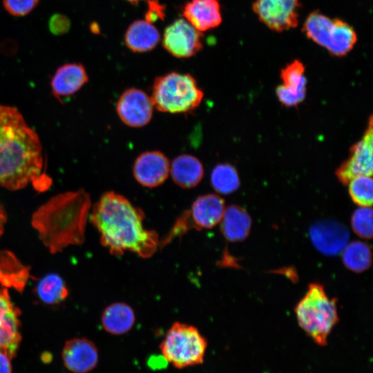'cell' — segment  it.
<instances>
[{
    "label": "cell",
    "mask_w": 373,
    "mask_h": 373,
    "mask_svg": "<svg viewBox=\"0 0 373 373\" xmlns=\"http://www.w3.org/2000/svg\"><path fill=\"white\" fill-rule=\"evenodd\" d=\"M90 206L89 194L83 189L60 193L33 213L31 223L44 245L55 254L84 242Z\"/></svg>",
    "instance_id": "obj_3"
},
{
    "label": "cell",
    "mask_w": 373,
    "mask_h": 373,
    "mask_svg": "<svg viewBox=\"0 0 373 373\" xmlns=\"http://www.w3.org/2000/svg\"><path fill=\"white\" fill-rule=\"evenodd\" d=\"M304 64L295 59L286 65L280 72L283 86L294 90L307 91V79Z\"/></svg>",
    "instance_id": "obj_27"
},
{
    "label": "cell",
    "mask_w": 373,
    "mask_h": 373,
    "mask_svg": "<svg viewBox=\"0 0 373 373\" xmlns=\"http://www.w3.org/2000/svg\"><path fill=\"white\" fill-rule=\"evenodd\" d=\"M207 340L193 325L175 322L160 345L163 358L177 369L204 363Z\"/></svg>",
    "instance_id": "obj_6"
},
{
    "label": "cell",
    "mask_w": 373,
    "mask_h": 373,
    "mask_svg": "<svg viewBox=\"0 0 373 373\" xmlns=\"http://www.w3.org/2000/svg\"><path fill=\"white\" fill-rule=\"evenodd\" d=\"M210 182L213 189L223 195L233 193L240 185L237 170L228 163L218 164L213 169Z\"/></svg>",
    "instance_id": "obj_24"
},
{
    "label": "cell",
    "mask_w": 373,
    "mask_h": 373,
    "mask_svg": "<svg viewBox=\"0 0 373 373\" xmlns=\"http://www.w3.org/2000/svg\"><path fill=\"white\" fill-rule=\"evenodd\" d=\"M19 315L8 289H0V352L11 358L17 354L21 340Z\"/></svg>",
    "instance_id": "obj_13"
},
{
    "label": "cell",
    "mask_w": 373,
    "mask_h": 373,
    "mask_svg": "<svg viewBox=\"0 0 373 373\" xmlns=\"http://www.w3.org/2000/svg\"><path fill=\"white\" fill-rule=\"evenodd\" d=\"M6 216L2 205L0 204V237L3 233Z\"/></svg>",
    "instance_id": "obj_34"
},
{
    "label": "cell",
    "mask_w": 373,
    "mask_h": 373,
    "mask_svg": "<svg viewBox=\"0 0 373 373\" xmlns=\"http://www.w3.org/2000/svg\"><path fill=\"white\" fill-rule=\"evenodd\" d=\"M11 358L0 352V373H12Z\"/></svg>",
    "instance_id": "obj_33"
},
{
    "label": "cell",
    "mask_w": 373,
    "mask_h": 373,
    "mask_svg": "<svg viewBox=\"0 0 373 373\" xmlns=\"http://www.w3.org/2000/svg\"><path fill=\"white\" fill-rule=\"evenodd\" d=\"M145 215L124 195L104 193L95 204L90 221L100 235L102 245L113 255L126 251L143 258L151 257L160 245L157 233L145 228Z\"/></svg>",
    "instance_id": "obj_2"
},
{
    "label": "cell",
    "mask_w": 373,
    "mask_h": 373,
    "mask_svg": "<svg viewBox=\"0 0 373 373\" xmlns=\"http://www.w3.org/2000/svg\"><path fill=\"white\" fill-rule=\"evenodd\" d=\"M43 168L37 133L16 108L0 104V187L18 190L32 182L43 191L50 184Z\"/></svg>",
    "instance_id": "obj_1"
},
{
    "label": "cell",
    "mask_w": 373,
    "mask_h": 373,
    "mask_svg": "<svg viewBox=\"0 0 373 373\" xmlns=\"http://www.w3.org/2000/svg\"><path fill=\"white\" fill-rule=\"evenodd\" d=\"M170 172L168 157L159 151H149L141 153L135 160L133 174L142 186L154 188L167 179Z\"/></svg>",
    "instance_id": "obj_14"
},
{
    "label": "cell",
    "mask_w": 373,
    "mask_h": 373,
    "mask_svg": "<svg viewBox=\"0 0 373 373\" xmlns=\"http://www.w3.org/2000/svg\"><path fill=\"white\" fill-rule=\"evenodd\" d=\"M40 0H3L6 11L15 17H23L32 12Z\"/></svg>",
    "instance_id": "obj_29"
},
{
    "label": "cell",
    "mask_w": 373,
    "mask_h": 373,
    "mask_svg": "<svg viewBox=\"0 0 373 373\" xmlns=\"http://www.w3.org/2000/svg\"><path fill=\"white\" fill-rule=\"evenodd\" d=\"M309 237L314 246L321 254L335 256L341 253L347 244L349 231L337 221L325 220L313 224L309 229Z\"/></svg>",
    "instance_id": "obj_15"
},
{
    "label": "cell",
    "mask_w": 373,
    "mask_h": 373,
    "mask_svg": "<svg viewBox=\"0 0 373 373\" xmlns=\"http://www.w3.org/2000/svg\"><path fill=\"white\" fill-rule=\"evenodd\" d=\"M203 34L185 19H178L164 30L162 46L172 56L189 58L203 47Z\"/></svg>",
    "instance_id": "obj_10"
},
{
    "label": "cell",
    "mask_w": 373,
    "mask_h": 373,
    "mask_svg": "<svg viewBox=\"0 0 373 373\" xmlns=\"http://www.w3.org/2000/svg\"><path fill=\"white\" fill-rule=\"evenodd\" d=\"M160 40L158 30L146 20H136L128 27L124 35L126 46L134 52H146L155 48Z\"/></svg>",
    "instance_id": "obj_20"
},
{
    "label": "cell",
    "mask_w": 373,
    "mask_h": 373,
    "mask_svg": "<svg viewBox=\"0 0 373 373\" xmlns=\"http://www.w3.org/2000/svg\"><path fill=\"white\" fill-rule=\"evenodd\" d=\"M341 253L344 265L352 271L363 272L371 265V249L364 242L356 240L347 243Z\"/></svg>",
    "instance_id": "obj_23"
},
{
    "label": "cell",
    "mask_w": 373,
    "mask_h": 373,
    "mask_svg": "<svg viewBox=\"0 0 373 373\" xmlns=\"http://www.w3.org/2000/svg\"><path fill=\"white\" fill-rule=\"evenodd\" d=\"M148 10L145 14V20L151 23L159 19H164L165 17V6L160 3L157 0H148Z\"/></svg>",
    "instance_id": "obj_32"
},
{
    "label": "cell",
    "mask_w": 373,
    "mask_h": 373,
    "mask_svg": "<svg viewBox=\"0 0 373 373\" xmlns=\"http://www.w3.org/2000/svg\"><path fill=\"white\" fill-rule=\"evenodd\" d=\"M372 116L369 118L365 133L350 149L348 158L336 171L340 182L347 184L355 177L372 175L373 166Z\"/></svg>",
    "instance_id": "obj_9"
},
{
    "label": "cell",
    "mask_w": 373,
    "mask_h": 373,
    "mask_svg": "<svg viewBox=\"0 0 373 373\" xmlns=\"http://www.w3.org/2000/svg\"><path fill=\"white\" fill-rule=\"evenodd\" d=\"M48 26L52 35H62L69 31L70 21L67 16L57 13L50 17L48 20Z\"/></svg>",
    "instance_id": "obj_31"
},
{
    "label": "cell",
    "mask_w": 373,
    "mask_h": 373,
    "mask_svg": "<svg viewBox=\"0 0 373 373\" xmlns=\"http://www.w3.org/2000/svg\"><path fill=\"white\" fill-rule=\"evenodd\" d=\"M307 91L294 90L279 85L276 89V93L280 102L287 107L296 106L302 102L306 96Z\"/></svg>",
    "instance_id": "obj_30"
},
{
    "label": "cell",
    "mask_w": 373,
    "mask_h": 373,
    "mask_svg": "<svg viewBox=\"0 0 373 373\" xmlns=\"http://www.w3.org/2000/svg\"><path fill=\"white\" fill-rule=\"evenodd\" d=\"M251 227V218L245 209L236 204L225 208L220 221V229L228 241L244 240L249 234Z\"/></svg>",
    "instance_id": "obj_21"
},
{
    "label": "cell",
    "mask_w": 373,
    "mask_h": 373,
    "mask_svg": "<svg viewBox=\"0 0 373 373\" xmlns=\"http://www.w3.org/2000/svg\"><path fill=\"white\" fill-rule=\"evenodd\" d=\"M151 97L161 112L189 113L200 105L204 92L191 75L173 71L155 78Z\"/></svg>",
    "instance_id": "obj_5"
},
{
    "label": "cell",
    "mask_w": 373,
    "mask_h": 373,
    "mask_svg": "<svg viewBox=\"0 0 373 373\" xmlns=\"http://www.w3.org/2000/svg\"><path fill=\"white\" fill-rule=\"evenodd\" d=\"M300 5V0H255L252 9L268 28L281 32L298 26Z\"/></svg>",
    "instance_id": "obj_8"
},
{
    "label": "cell",
    "mask_w": 373,
    "mask_h": 373,
    "mask_svg": "<svg viewBox=\"0 0 373 373\" xmlns=\"http://www.w3.org/2000/svg\"><path fill=\"white\" fill-rule=\"evenodd\" d=\"M224 200L219 195L208 193L198 197L190 210L179 218L186 230L211 229L220 222L225 211Z\"/></svg>",
    "instance_id": "obj_12"
},
{
    "label": "cell",
    "mask_w": 373,
    "mask_h": 373,
    "mask_svg": "<svg viewBox=\"0 0 373 373\" xmlns=\"http://www.w3.org/2000/svg\"><path fill=\"white\" fill-rule=\"evenodd\" d=\"M154 108L151 97L136 88L125 90L116 104V112L120 120L133 128L143 127L149 124Z\"/></svg>",
    "instance_id": "obj_11"
},
{
    "label": "cell",
    "mask_w": 373,
    "mask_h": 373,
    "mask_svg": "<svg viewBox=\"0 0 373 373\" xmlns=\"http://www.w3.org/2000/svg\"><path fill=\"white\" fill-rule=\"evenodd\" d=\"M64 366L73 373H88L98 364L95 344L86 338H73L66 342L61 352Z\"/></svg>",
    "instance_id": "obj_16"
},
{
    "label": "cell",
    "mask_w": 373,
    "mask_h": 373,
    "mask_svg": "<svg viewBox=\"0 0 373 373\" xmlns=\"http://www.w3.org/2000/svg\"><path fill=\"white\" fill-rule=\"evenodd\" d=\"M133 5H138L140 2L145 0H125Z\"/></svg>",
    "instance_id": "obj_35"
},
{
    "label": "cell",
    "mask_w": 373,
    "mask_h": 373,
    "mask_svg": "<svg viewBox=\"0 0 373 373\" xmlns=\"http://www.w3.org/2000/svg\"><path fill=\"white\" fill-rule=\"evenodd\" d=\"M182 15L202 32L217 28L222 21L219 0H191L184 6Z\"/></svg>",
    "instance_id": "obj_17"
},
{
    "label": "cell",
    "mask_w": 373,
    "mask_h": 373,
    "mask_svg": "<svg viewBox=\"0 0 373 373\" xmlns=\"http://www.w3.org/2000/svg\"><path fill=\"white\" fill-rule=\"evenodd\" d=\"M351 225L354 233L361 238L372 237V210L370 207H361L356 209L351 218Z\"/></svg>",
    "instance_id": "obj_28"
},
{
    "label": "cell",
    "mask_w": 373,
    "mask_h": 373,
    "mask_svg": "<svg viewBox=\"0 0 373 373\" xmlns=\"http://www.w3.org/2000/svg\"><path fill=\"white\" fill-rule=\"evenodd\" d=\"M204 167L200 160L189 154L176 157L170 164V172L173 182L183 189L196 186L204 176Z\"/></svg>",
    "instance_id": "obj_19"
},
{
    "label": "cell",
    "mask_w": 373,
    "mask_h": 373,
    "mask_svg": "<svg viewBox=\"0 0 373 373\" xmlns=\"http://www.w3.org/2000/svg\"><path fill=\"white\" fill-rule=\"evenodd\" d=\"M294 311L302 329L318 345H327L338 316L336 300L327 296L324 287L320 283H311Z\"/></svg>",
    "instance_id": "obj_4"
},
{
    "label": "cell",
    "mask_w": 373,
    "mask_h": 373,
    "mask_svg": "<svg viewBox=\"0 0 373 373\" xmlns=\"http://www.w3.org/2000/svg\"><path fill=\"white\" fill-rule=\"evenodd\" d=\"M303 32L315 44L324 48L336 57L348 54L357 42V34L354 28L338 18H331L315 10L305 19Z\"/></svg>",
    "instance_id": "obj_7"
},
{
    "label": "cell",
    "mask_w": 373,
    "mask_h": 373,
    "mask_svg": "<svg viewBox=\"0 0 373 373\" xmlns=\"http://www.w3.org/2000/svg\"><path fill=\"white\" fill-rule=\"evenodd\" d=\"M88 81L85 67L80 63H68L59 67L52 76V95L59 100L76 93Z\"/></svg>",
    "instance_id": "obj_18"
},
{
    "label": "cell",
    "mask_w": 373,
    "mask_h": 373,
    "mask_svg": "<svg viewBox=\"0 0 373 373\" xmlns=\"http://www.w3.org/2000/svg\"><path fill=\"white\" fill-rule=\"evenodd\" d=\"M101 323L104 329L113 335L128 332L135 323L133 309L124 303H115L107 306L102 314Z\"/></svg>",
    "instance_id": "obj_22"
},
{
    "label": "cell",
    "mask_w": 373,
    "mask_h": 373,
    "mask_svg": "<svg viewBox=\"0 0 373 373\" xmlns=\"http://www.w3.org/2000/svg\"><path fill=\"white\" fill-rule=\"evenodd\" d=\"M39 298L44 303L53 305L62 302L68 294L63 279L56 274L44 276L36 287Z\"/></svg>",
    "instance_id": "obj_25"
},
{
    "label": "cell",
    "mask_w": 373,
    "mask_h": 373,
    "mask_svg": "<svg viewBox=\"0 0 373 373\" xmlns=\"http://www.w3.org/2000/svg\"><path fill=\"white\" fill-rule=\"evenodd\" d=\"M349 194L354 203L361 207H371L373 200V182L371 176L359 175L349 183Z\"/></svg>",
    "instance_id": "obj_26"
}]
</instances>
